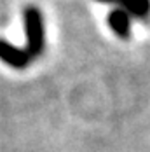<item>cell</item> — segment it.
Segmentation results:
<instances>
[{"label":"cell","mask_w":150,"mask_h":152,"mask_svg":"<svg viewBox=\"0 0 150 152\" xmlns=\"http://www.w3.org/2000/svg\"><path fill=\"white\" fill-rule=\"evenodd\" d=\"M131 21H133V18L120 9H112L108 14V25H110L112 31L124 40L129 39V35H131V25H133Z\"/></svg>","instance_id":"3957f363"},{"label":"cell","mask_w":150,"mask_h":152,"mask_svg":"<svg viewBox=\"0 0 150 152\" xmlns=\"http://www.w3.org/2000/svg\"><path fill=\"white\" fill-rule=\"evenodd\" d=\"M25 33H26V46L16 47L5 40H0V60L11 68L23 70L35 61L45 47V31L44 19L37 7L28 5L25 9Z\"/></svg>","instance_id":"6da1fadb"},{"label":"cell","mask_w":150,"mask_h":152,"mask_svg":"<svg viewBox=\"0 0 150 152\" xmlns=\"http://www.w3.org/2000/svg\"><path fill=\"white\" fill-rule=\"evenodd\" d=\"M101 4H112L114 9H120L133 19H147L150 16V0H96Z\"/></svg>","instance_id":"7a4b0ae2"}]
</instances>
